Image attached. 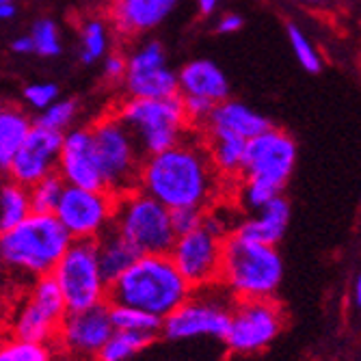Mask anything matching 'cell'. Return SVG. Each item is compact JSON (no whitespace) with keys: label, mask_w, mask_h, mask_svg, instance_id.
I'll list each match as a JSON object with an SVG mask.
<instances>
[{"label":"cell","mask_w":361,"mask_h":361,"mask_svg":"<svg viewBox=\"0 0 361 361\" xmlns=\"http://www.w3.org/2000/svg\"><path fill=\"white\" fill-rule=\"evenodd\" d=\"M137 188L169 210H206L216 190V171L206 145L184 137L178 145L143 158Z\"/></svg>","instance_id":"1"},{"label":"cell","mask_w":361,"mask_h":361,"mask_svg":"<svg viewBox=\"0 0 361 361\" xmlns=\"http://www.w3.org/2000/svg\"><path fill=\"white\" fill-rule=\"evenodd\" d=\"M192 292L169 253L139 255L115 281L109 283V303H121L167 318Z\"/></svg>","instance_id":"2"},{"label":"cell","mask_w":361,"mask_h":361,"mask_svg":"<svg viewBox=\"0 0 361 361\" xmlns=\"http://www.w3.org/2000/svg\"><path fill=\"white\" fill-rule=\"evenodd\" d=\"M72 236L54 214L30 212L16 227L0 232V267L37 279L50 275Z\"/></svg>","instance_id":"3"},{"label":"cell","mask_w":361,"mask_h":361,"mask_svg":"<svg viewBox=\"0 0 361 361\" xmlns=\"http://www.w3.org/2000/svg\"><path fill=\"white\" fill-rule=\"evenodd\" d=\"M283 277V262L275 247L240 236L223 240L219 283L236 301L271 299Z\"/></svg>","instance_id":"4"},{"label":"cell","mask_w":361,"mask_h":361,"mask_svg":"<svg viewBox=\"0 0 361 361\" xmlns=\"http://www.w3.org/2000/svg\"><path fill=\"white\" fill-rule=\"evenodd\" d=\"M113 113L133 133L143 156L160 154L178 145L190 130L180 95L165 100L126 97Z\"/></svg>","instance_id":"5"},{"label":"cell","mask_w":361,"mask_h":361,"mask_svg":"<svg viewBox=\"0 0 361 361\" xmlns=\"http://www.w3.org/2000/svg\"><path fill=\"white\" fill-rule=\"evenodd\" d=\"M111 227L121 234L141 255L169 253L176 243L169 208L156 202L141 188H130L115 197Z\"/></svg>","instance_id":"6"},{"label":"cell","mask_w":361,"mask_h":361,"mask_svg":"<svg viewBox=\"0 0 361 361\" xmlns=\"http://www.w3.org/2000/svg\"><path fill=\"white\" fill-rule=\"evenodd\" d=\"M234 305L236 299L219 281L204 288H195L176 312L162 318V334L169 340H223L229 329Z\"/></svg>","instance_id":"7"},{"label":"cell","mask_w":361,"mask_h":361,"mask_svg":"<svg viewBox=\"0 0 361 361\" xmlns=\"http://www.w3.org/2000/svg\"><path fill=\"white\" fill-rule=\"evenodd\" d=\"M89 128L104 188L115 197L130 188H137L139 169L145 156L141 154L133 133L115 117V113L95 119Z\"/></svg>","instance_id":"8"},{"label":"cell","mask_w":361,"mask_h":361,"mask_svg":"<svg viewBox=\"0 0 361 361\" xmlns=\"http://www.w3.org/2000/svg\"><path fill=\"white\" fill-rule=\"evenodd\" d=\"M68 312H80L109 301V281L97 262L95 240H72L50 273Z\"/></svg>","instance_id":"9"},{"label":"cell","mask_w":361,"mask_h":361,"mask_svg":"<svg viewBox=\"0 0 361 361\" xmlns=\"http://www.w3.org/2000/svg\"><path fill=\"white\" fill-rule=\"evenodd\" d=\"M68 314V305L52 275L32 279L28 292L16 305L9 318V331L13 338L50 344L59 338L61 322Z\"/></svg>","instance_id":"10"},{"label":"cell","mask_w":361,"mask_h":361,"mask_svg":"<svg viewBox=\"0 0 361 361\" xmlns=\"http://www.w3.org/2000/svg\"><path fill=\"white\" fill-rule=\"evenodd\" d=\"M115 195L109 190H93L68 186L59 200L54 216L65 227L72 240H95L113 223Z\"/></svg>","instance_id":"11"},{"label":"cell","mask_w":361,"mask_h":361,"mask_svg":"<svg viewBox=\"0 0 361 361\" xmlns=\"http://www.w3.org/2000/svg\"><path fill=\"white\" fill-rule=\"evenodd\" d=\"M223 240L225 238L212 234L204 223L188 234L176 236L169 257L192 290L219 281Z\"/></svg>","instance_id":"12"},{"label":"cell","mask_w":361,"mask_h":361,"mask_svg":"<svg viewBox=\"0 0 361 361\" xmlns=\"http://www.w3.org/2000/svg\"><path fill=\"white\" fill-rule=\"evenodd\" d=\"M281 329V316L269 299L236 301L223 342L232 353H255L269 346Z\"/></svg>","instance_id":"13"},{"label":"cell","mask_w":361,"mask_h":361,"mask_svg":"<svg viewBox=\"0 0 361 361\" xmlns=\"http://www.w3.org/2000/svg\"><path fill=\"white\" fill-rule=\"evenodd\" d=\"M294 162H297V143H294V139L286 135L283 130L269 126L264 133L247 141L243 176L269 180L283 188L294 169Z\"/></svg>","instance_id":"14"},{"label":"cell","mask_w":361,"mask_h":361,"mask_svg":"<svg viewBox=\"0 0 361 361\" xmlns=\"http://www.w3.org/2000/svg\"><path fill=\"white\" fill-rule=\"evenodd\" d=\"M113 322L109 312V301L80 312H68L61 322L56 342L80 359L97 357L100 348L113 336Z\"/></svg>","instance_id":"15"},{"label":"cell","mask_w":361,"mask_h":361,"mask_svg":"<svg viewBox=\"0 0 361 361\" xmlns=\"http://www.w3.org/2000/svg\"><path fill=\"white\" fill-rule=\"evenodd\" d=\"M61 143H63L61 133H54V130H48V128L32 123L28 137L24 139V143L16 152L11 165L7 169L9 180L28 188L37 180L54 173L56 162H59Z\"/></svg>","instance_id":"16"},{"label":"cell","mask_w":361,"mask_h":361,"mask_svg":"<svg viewBox=\"0 0 361 361\" xmlns=\"http://www.w3.org/2000/svg\"><path fill=\"white\" fill-rule=\"evenodd\" d=\"M56 173L68 186L106 190L91 137V128H70L68 133H63Z\"/></svg>","instance_id":"17"},{"label":"cell","mask_w":361,"mask_h":361,"mask_svg":"<svg viewBox=\"0 0 361 361\" xmlns=\"http://www.w3.org/2000/svg\"><path fill=\"white\" fill-rule=\"evenodd\" d=\"M178 0H113L106 22L119 37H137L165 22Z\"/></svg>","instance_id":"18"},{"label":"cell","mask_w":361,"mask_h":361,"mask_svg":"<svg viewBox=\"0 0 361 361\" xmlns=\"http://www.w3.org/2000/svg\"><path fill=\"white\" fill-rule=\"evenodd\" d=\"M269 119L262 117L259 113H255L253 109H249L243 102L236 100H223L219 102L208 121L204 123L206 137L208 139H253L255 135L264 133L269 128Z\"/></svg>","instance_id":"19"},{"label":"cell","mask_w":361,"mask_h":361,"mask_svg":"<svg viewBox=\"0 0 361 361\" xmlns=\"http://www.w3.org/2000/svg\"><path fill=\"white\" fill-rule=\"evenodd\" d=\"M178 89L180 95L204 97L214 104L229 97V82L223 70L210 59H192L182 65L178 72Z\"/></svg>","instance_id":"20"},{"label":"cell","mask_w":361,"mask_h":361,"mask_svg":"<svg viewBox=\"0 0 361 361\" xmlns=\"http://www.w3.org/2000/svg\"><path fill=\"white\" fill-rule=\"evenodd\" d=\"M126 97H143V100H165V97L180 95L178 72L167 63L147 65V68H128L121 80Z\"/></svg>","instance_id":"21"},{"label":"cell","mask_w":361,"mask_h":361,"mask_svg":"<svg viewBox=\"0 0 361 361\" xmlns=\"http://www.w3.org/2000/svg\"><path fill=\"white\" fill-rule=\"evenodd\" d=\"M288 221H290V206L281 195H277L275 200L262 206L253 219L238 223L236 236L275 247L286 234Z\"/></svg>","instance_id":"22"},{"label":"cell","mask_w":361,"mask_h":361,"mask_svg":"<svg viewBox=\"0 0 361 361\" xmlns=\"http://www.w3.org/2000/svg\"><path fill=\"white\" fill-rule=\"evenodd\" d=\"M95 251H97V262H100V271L109 283L115 281L141 255L113 227H109L104 234L95 238Z\"/></svg>","instance_id":"23"},{"label":"cell","mask_w":361,"mask_h":361,"mask_svg":"<svg viewBox=\"0 0 361 361\" xmlns=\"http://www.w3.org/2000/svg\"><path fill=\"white\" fill-rule=\"evenodd\" d=\"M32 128L30 115L20 106H5L0 113V173H7L11 160Z\"/></svg>","instance_id":"24"},{"label":"cell","mask_w":361,"mask_h":361,"mask_svg":"<svg viewBox=\"0 0 361 361\" xmlns=\"http://www.w3.org/2000/svg\"><path fill=\"white\" fill-rule=\"evenodd\" d=\"M80 61L93 65L102 61L111 48V26L102 18H87L80 24Z\"/></svg>","instance_id":"25"},{"label":"cell","mask_w":361,"mask_h":361,"mask_svg":"<svg viewBox=\"0 0 361 361\" xmlns=\"http://www.w3.org/2000/svg\"><path fill=\"white\" fill-rule=\"evenodd\" d=\"M109 312H111L113 329H117V331L141 334L147 338H154L156 334L162 331V318L147 314L143 310L121 305V303H109Z\"/></svg>","instance_id":"26"},{"label":"cell","mask_w":361,"mask_h":361,"mask_svg":"<svg viewBox=\"0 0 361 361\" xmlns=\"http://www.w3.org/2000/svg\"><path fill=\"white\" fill-rule=\"evenodd\" d=\"M208 156L216 173L221 176H238L245 167V139H208Z\"/></svg>","instance_id":"27"},{"label":"cell","mask_w":361,"mask_h":361,"mask_svg":"<svg viewBox=\"0 0 361 361\" xmlns=\"http://www.w3.org/2000/svg\"><path fill=\"white\" fill-rule=\"evenodd\" d=\"M30 212V197L26 186L13 180H7L0 186V232H7V229L16 227Z\"/></svg>","instance_id":"28"},{"label":"cell","mask_w":361,"mask_h":361,"mask_svg":"<svg viewBox=\"0 0 361 361\" xmlns=\"http://www.w3.org/2000/svg\"><path fill=\"white\" fill-rule=\"evenodd\" d=\"M149 342H152V338H147V336L115 329L95 359L97 361H128V359H133L137 353H141Z\"/></svg>","instance_id":"29"},{"label":"cell","mask_w":361,"mask_h":361,"mask_svg":"<svg viewBox=\"0 0 361 361\" xmlns=\"http://www.w3.org/2000/svg\"><path fill=\"white\" fill-rule=\"evenodd\" d=\"M63 190H65V182L56 171L37 180L32 186H28L30 210L37 214H54Z\"/></svg>","instance_id":"30"},{"label":"cell","mask_w":361,"mask_h":361,"mask_svg":"<svg viewBox=\"0 0 361 361\" xmlns=\"http://www.w3.org/2000/svg\"><path fill=\"white\" fill-rule=\"evenodd\" d=\"M78 111H80V104L72 97H63V100H56L46 106L44 111H39L37 119L32 123H37L42 128H48V130H54V133H68L70 128H74V121L78 117Z\"/></svg>","instance_id":"31"},{"label":"cell","mask_w":361,"mask_h":361,"mask_svg":"<svg viewBox=\"0 0 361 361\" xmlns=\"http://www.w3.org/2000/svg\"><path fill=\"white\" fill-rule=\"evenodd\" d=\"M0 361H52L50 344L28 342L20 338L0 340Z\"/></svg>","instance_id":"32"},{"label":"cell","mask_w":361,"mask_h":361,"mask_svg":"<svg viewBox=\"0 0 361 361\" xmlns=\"http://www.w3.org/2000/svg\"><path fill=\"white\" fill-rule=\"evenodd\" d=\"M28 37L32 42V50H35L37 56L52 59V56H59L63 50L59 24L50 18H42L32 24L28 30Z\"/></svg>","instance_id":"33"},{"label":"cell","mask_w":361,"mask_h":361,"mask_svg":"<svg viewBox=\"0 0 361 361\" xmlns=\"http://www.w3.org/2000/svg\"><path fill=\"white\" fill-rule=\"evenodd\" d=\"M288 39H290L294 56L301 63V68L310 74H318L322 70V59L297 24H288Z\"/></svg>","instance_id":"34"},{"label":"cell","mask_w":361,"mask_h":361,"mask_svg":"<svg viewBox=\"0 0 361 361\" xmlns=\"http://www.w3.org/2000/svg\"><path fill=\"white\" fill-rule=\"evenodd\" d=\"M281 186L269 182V180H259V178H245L243 184V202L251 210H259L264 204L275 200L277 195H281Z\"/></svg>","instance_id":"35"},{"label":"cell","mask_w":361,"mask_h":361,"mask_svg":"<svg viewBox=\"0 0 361 361\" xmlns=\"http://www.w3.org/2000/svg\"><path fill=\"white\" fill-rule=\"evenodd\" d=\"M22 97L30 109L44 111L59 97V87L54 82H30V85H26Z\"/></svg>","instance_id":"36"},{"label":"cell","mask_w":361,"mask_h":361,"mask_svg":"<svg viewBox=\"0 0 361 361\" xmlns=\"http://www.w3.org/2000/svg\"><path fill=\"white\" fill-rule=\"evenodd\" d=\"M182 97V109H184V115H186V121L188 126H202L208 121L212 109L216 106L214 102L210 100H204V97H195V95H180Z\"/></svg>","instance_id":"37"},{"label":"cell","mask_w":361,"mask_h":361,"mask_svg":"<svg viewBox=\"0 0 361 361\" xmlns=\"http://www.w3.org/2000/svg\"><path fill=\"white\" fill-rule=\"evenodd\" d=\"M204 212L206 210H200V208H176V210H169L171 227H173L176 236L188 234V232H192V229L200 227L204 223Z\"/></svg>","instance_id":"38"},{"label":"cell","mask_w":361,"mask_h":361,"mask_svg":"<svg viewBox=\"0 0 361 361\" xmlns=\"http://www.w3.org/2000/svg\"><path fill=\"white\" fill-rule=\"evenodd\" d=\"M102 61H104V78L111 82H121L126 76V56L121 52H109Z\"/></svg>","instance_id":"39"},{"label":"cell","mask_w":361,"mask_h":361,"mask_svg":"<svg viewBox=\"0 0 361 361\" xmlns=\"http://www.w3.org/2000/svg\"><path fill=\"white\" fill-rule=\"evenodd\" d=\"M243 18L238 13H227L223 18H219L216 22V32L219 35H234V32H238L243 28Z\"/></svg>","instance_id":"40"},{"label":"cell","mask_w":361,"mask_h":361,"mask_svg":"<svg viewBox=\"0 0 361 361\" xmlns=\"http://www.w3.org/2000/svg\"><path fill=\"white\" fill-rule=\"evenodd\" d=\"M11 52L16 54H35V50H32V42L28 37V32L26 35H20L11 42Z\"/></svg>","instance_id":"41"},{"label":"cell","mask_w":361,"mask_h":361,"mask_svg":"<svg viewBox=\"0 0 361 361\" xmlns=\"http://www.w3.org/2000/svg\"><path fill=\"white\" fill-rule=\"evenodd\" d=\"M219 7V0H197V9L202 16H212Z\"/></svg>","instance_id":"42"},{"label":"cell","mask_w":361,"mask_h":361,"mask_svg":"<svg viewBox=\"0 0 361 361\" xmlns=\"http://www.w3.org/2000/svg\"><path fill=\"white\" fill-rule=\"evenodd\" d=\"M18 7L16 3H5V5H0V20H13Z\"/></svg>","instance_id":"43"},{"label":"cell","mask_w":361,"mask_h":361,"mask_svg":"<svg viewBox=\"0 0 361 361\" xmlns=\"http://www.w3.org/2000/svg\"><path fill=\"white\" fill-rule=\"evenodd\" d=\"M355 301H357V305H361V275H359L357 286H355Z\"/></svg>","instance_id":"44"},{"label":"cell","mask_w":361,"mask_h":361,"mask_svg":"<svg viewBox=\"0 0 361 361\" xmlns=\"http://www.w3.org/2000/svg\"><path fill=\"white\" fill-rule=\"evenodd\" d=\"M5 312V297H3V292H0V316H3Z\"/></svg>","instance_id":"45"},{"label":"cell","mask_w":361,"mask_h":361,"mask_svg":"<svg viewBox=\"0 0 361 361\" xmlns=\"http://www.w3.org/2000/svg\"><path fill=\"white\" fill-rule=\"evenodd\" d=\"M5 3H16V0H0V5H5Z\"/></svg>","instance_id":"46"},{"label":"cell","mask_w":361,"mask_h":361,"mask_svg":"<svg viewBox=\"0 0 361 361\" xmlns=\"http://www.w3.org/2000/svg\"><path fill=\"white\" fill-rule=\"evenodd\" d=\"M303 3H320V0H303Z\"/></svg>","instance_id":"47"},{"label":"cell","mask_w":361,"mask_h":361,"mask_svg":"<svg viewBox=\"0 0 361 361\" xmlns=\"http://www.w3.org/2000/svg\"><path fill=\"white\" fill-rule=\"evenodd\" d=\"M5 106H7V104H3V102H0V113H3V111H5Z\"/></svg>","instance_id":"48"},{"label":"cell","mask_w":361,"mask_h":361,"mask_svg":"<svg viewBox=\"0 0 361 361\" xmlns=\"http://www.w3.org/2000/svg\"><path fill=\"white\" fill-rule=\"evenodd\" d=\"M0 279H3V267H0Z\"/></svg>","instance_id":"49"}]
</instances>
